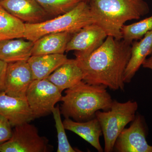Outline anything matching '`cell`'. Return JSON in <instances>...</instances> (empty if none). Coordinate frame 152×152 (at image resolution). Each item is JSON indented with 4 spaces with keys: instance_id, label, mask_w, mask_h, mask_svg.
Masks as SVG:
<instances>
[{
    "instance_id": "cell-13",
    "label": "cell",
    "mask_w": 152,
    "mask_h": 152,
    "mask_svg": "<svg viewBox=\"0 0 152 152\" xmlns=\"http://www.w3.org/2000/svg\"><path fill=\"white\" fill-rule=\"evenodd\" d=\"M152 53V30L140 41H134L132 44L130 58L124 74L125 83H130L147 57Z\"/></svg>"
},
{
    "instance_id": "cell-26",
    "label": "cell",
    "mask_w": 152,
    "mask_h": 152,
    "mask_svg": "<svg viewBox=\"0 0 152 152\" xmlns=\"http://www.w3.org/2000/svg\"><path fill=\"white\" fill-rule=\"evenodd\" d=\"M83 1H84L87 2L88 3L89 0H83Z\"/></svg>"
},
{
    "instance_id": "cell-12",
    "label": "cell",
    "mask_w": 152,
    "mask_h": 152,
    "mask_svg": "<svg viewBox=\"0 0 152 152\" xmlns=\"http://www.w3.org/2000/svg\"><path fill=\"white\" fill-rule=\"evenodd\" d=\"M0 5L25 23H41L50 17L37 0H2Z\"/></svg>"
},
{
    "instance_id": "cell-7",
    "label": "cell",
    "mask_w": 152,
    "mask_h": 152,
    "mask_svg": "<svg viewBox=\"0 0 152 152\" xmlns=\"http://www.w3.org/2000/svg\"><path fill=\"white\" fill-rule=\"evenodd\" d=\"M62 96L58 88L47 79L34 80L26 94L34 119L51 113Z\"/></svg>"
},
{
    "instance_id": "cell-5",
    "label": "cell",
    "mask_w": 152,
    "mask_h": 152,
    "mask_svg": "<svg viewBox=\"0 0 152 152\" xmlns=\"http://www.w3.org/2000/svg\"><path fill=\"white\" fill-rule=\"evenodd\" d=\"M138 108V105L135 101L121 103L113 100L110 110L96 113V117L100 124L104 136L105 152L113 151L117 138L126 125L134 119Z\"/></svg>"
},
{
    "instance_id": "cell-27",
    "label": "cell",
    "mask_w": 152,
    "mask_h": 152,
    "mask_svg": "<svg viewBox=\"0 0 152 152\" xmlns=\"http://www.w3.org/2000/svg\"><path fill=\"white\" fill-rule=\"evenodd\" d=\"M3 39H2L1 38V37H0V40H2Z\"/></svg>"
},
{
    "instance_id": "cell-4",
    "label": "cell",
    "mask_w": 152,
    "mask_h": 152,
    "mask_svg": "<svg viewBox=\"0 0 152 152\" xmlns=\"http://www.w3.org/2000/svg\"><path fill=\"white\" fill-rule=\"evenodd\" d=\"M94 23L88 3L83 1L67 12L54 18L38 23H25L24 38L34 42L51 33H75Z\"/></svg>"
},
{
    "instance_id": "cell-9",
    "label": "cell",
    "mask_w": 152,
    "mask_h": 152,
    "mask_svg": "<svg viewBox=\"0 0 152 152\" xmlns=\"http://www.w3.org/2000/svg\"><path fill=\"white\" fill-rule=\"evenodd\" d=\"M107 37L103 29L96 24L87 25L74 34L66 52L75 51L76 58L88 57L100 46Z\"/></svg>"
},
{
    "instance_id": "cell-18",
    "label": "cell",
    "mask_w": 152,
    "mask_h": 152,
    "mask_svg": "<svg viewBox=\"0 0 152 152\" xmlns=\"http://www.w3.org/2000/svg\"><path fill=\"white\" fill-rule=\"evenodd\" d=\"M69 59L64 54H49L32 56L27 61L32 72L34 80L48 77L54 71Z\"/></svg>"
},
{
    "instance_id": "cell-24",
    "label": "cell",
    "mask_w": 152,
    "mask_h": 152,
    "mask_svg": "<svg viewBox=\"0 0 152 152\" xmlns=\"http://www.w3.org/2000/svg\"><path fill=\"white\" fill-rule=\"evenodd\" d=\"M8 63L0 60V93L4 91Z\"/></svg>"
},
{
    "instance_id": "cell-2",
    "label": "cell",
    "mask_w": 152,
    "mask_h": 152,
    "mask_svg": "<svg viewBox=\"0 0 152 152\" xmlns=\"http://www.w3.org/2000/svg\"><path fill=\"white\" fill-rule=\"evenodd\" d=\"M103 85H94L82 80L66 90L62 96L61 113L66 118L85 122L96 118L98 111L108 110L113 100Z\"/></svg>"
},
{
    "instance_id": "cell-11",
    "label": "cell",
    "mask_w": 152,
    "mask_h": 152,
    "mask_svg": "<svg viewBox=\"0 0 152 152\" xmlns=\"http://www.w3.org/2000/svg\"><path fill=\"white\" fill-rule=\"evenodd\" d=\"M0 115L15 127L34 119L26 98L17 97L0 93Z\"/></svg>"
},
{
    "instance_id": "cell-20",
    "label": "cell",
    "mask_w": 152,
    "mask_h": 152,
    "mask_svg": "<svg viewBox=\"0 0 152 152\" xmlns=\"http://www.w3.org/2000/svg\"><path fill=\"white\" fill-rule=\"evenodd\" d=\"M152 30V16L132 24L124 25L122 28V39L132 44L134 41L141 39Z\"/></svg>"
},
{
    "instance_id": "cell-15",
    "label": "cell",
    "mask_w": 152,
    "mask_h": 152,
    "mask_svg": "<svg viewBox=\"0 0 152 152\" xmlns=\"http://www.w3.org/2000/svg\"><path fill=\"white\" fill-rule=\"evenodd\" d=\"M63 124L66 129L77 134L98 152H103L99 141L100 137L103 134L102 131L96 117L85 122L76 121L69 118H66Z\"/></svg>"
},
{
    "instance_id": "cell-19",
    "label": "cell",
    "mask_w": 152,
    "mask_h": 152,
    "mask_svg": "<svg viewBox=\"0 0 152 152\" xmlns=\"http://www.w3.org/2000/svg\"><path fill=\"white\" fill-rule=\"evenodd\" d=\"M25 23L0 5V37L3 39L24 38Z\"/></svg>"
},
{
    "instance_id": "cell-10",
    "label": "cell",
    "mask_w": 152,
    "mask_h": 152,
    "mask_svg": "<svg viewBox=\"0 0 152 152\" xmlns=\"http://www.w3.org/2000/svg\"><path fill=\"white\" fill-rule=\"evenodd\" d=\"M34 80L27 61L8 63L4 92L17 97H26L27 91Z\"/></svg>"
},
{
    "instance_id": "cell-22",
    "label": "cell",
    "mask_w": 152,
    "mask_h": 152,
    "mask_svg": "<svg viewBox=\"0 0 152 152\" xmlns=\"http://www.w3.org/2000/svg\"><path fill=\"white\" fill-rule=\"evenodd\" d=\"M53 115L57 132L58 147L57 152H75L76 151L71 145L66 135L65 128L61 117V111L58 105L53 109L52 112Z\"/></svg>"
},
{
    "instance_id": "cell-16",
    "label": "cell",
    "mask_w": 152,
    "mask_h": 152,
    "mask_svg": "<svg viewBox=\"0 0 152 152\" xmlns=\"http://www.w3.org/2000/svg\"><path fill=\"white\" fill-rule=\"evenodd\" d=\"M75 33H51L43 36L34 42L32 56L64 54L67 45Z\"/></svg>"
},
{
    "instance_id": "cell-25",
    "label": "cell",
    "mask_w": 152,
    "mask_h": 152,
    "mask_svg": "<svg viewBox=\"0 0 152 152\" xmlns=\"http://www.w3.org/2000/svg\"><path fill=\"white\" fill-rule=\"evenodd\" d=\"M142 66L144 68L150 69L152 70V53L151 55V56L145 60Z\"/></svg>"
},
{
    "instance_id": "cell-17",
    "label": "cell",
    "mask_w": 152,
    "mask_h": 152,
    "mask_svg": "<svg viewBox=\"0 0 152 152\" xmlns=\"http://www.w3.org/2000/svg\"><path fill=\"white\" fill-rule=\"evenodd\" d=\"M34 42L23 38L0 40V60L10 63L27 61L32 56Z\"/></svg>"
},
{
    "instance_id": "cell-6",
    "label": "cell",
    "mask_w": 152,
    "mask_h": 152,
    "mask_svg": "<svg viewBox=\"0 0 152 152\" xmlns=\"http://www.w3.org/2000/svg\"><path fill=\"white\" fill-rule=\"evenodd\" d=\"M50 147L48 140L27 122L15 127L11 138L0 145V152H48Z\"/></svg>"
},
{
    "instance_id": "cell-21",
    "label": "cell",
    "mask_w": 152,
    "mask_h": 152,
    "mask_svg": "<svg viewBox=\"0 0 152 152\" xmlns=\"http://www.w3.org/2000/svg\"><path fill=\"white\" fill-rule=\"evenodd\" d=\"M83 0H37L50 16L56 17L67 12Z\"/></svg>"
},
{
    "instance_id": "cell-3",
    "label": "cell",
    "mask_w": 152,
    "mask_h": 152,
    "mask_svg": "<svg viewBox=\"0 0 152 152\" xmlns=\"http://www.w3.org/2000/svg\"><path fill=\"white\" fill-rule=\"evenodd\" d=\"M94 23L103 29L107 36L122 39V28L129 20H139L150 12L145 0H89Z\"/></svg>"
},
{
    "instance_id": "cell-8",
    "label": "cell",
    "mask_w": 152,
    "mask_h": 152,
    "mask_svg": "<svg viewBox=\"0 0 152 152\" xmlns=\"http://www.w3.org/2000/svg\"><path fill=\"white\" fill-rule=\"evenodd\" d=\"M146 126L144 118L136 115L129 127L125 128L117 138L114 150L118 152H152L147 142Z\"/></svg>"
},
{
    "instance_id": "cell-28",
    "label": "cell",
    "mask_w": 152,
    "mask_h": 152,
    "mask_svg": "<svg viewBox=\"0 0 152 152\" xmlns=\"http://www.w3.org/2000/svg\"><path fill=\"white\" fill-rule=\"evenodd\" d=\"M2 1V0H0V1Z\"/></svg>"
},
{
    "instance_id": "cell-14",
    "label": "cell",
    "mask_w": 152,
    "mask_h": 152,
    "mask_svg": "<svg viewBox=\"0 0 152 152\" xmlns=\"http://www.w3.org/2000/svg\"><path fill=\"white\" fill-rule=\"evenodd\" d=\"M83 74L76 59H69L47 77L62 93L83 80Z\"/></svg>"
},
{
    "instance_id": "cell-23",
    "label": "cell",
    "mask_w": 152,
    "mask_h": 152,
    "mask_svg": "<svg viewBox=\"0 0 152 152\" xmlns=\"http://www.w3.org/2000/svg\"><path fill=\"white\" fill-rule=\"evenodd\" d=\"M12 127L5 118L0 115V145L11 138L12 134Z\"/></svg>"
},
{
    "instance_id": "cell-1",
    "label": "cell",
    "mask_w": 152,
    "mask_h": 152,
    "mask_svg": "<svg viewBox=\"0 0 152 152\" xmlns=\"http://www.w3.org/2000/svg\"><path fill=\"white\" fill-rule=\"evenodd\" d=\"M131 50L132 44L107 36L89 56L76 58L83 71V80L91 85H103L113 91H124V74Z\"/></svg>"
}]
</instances>
